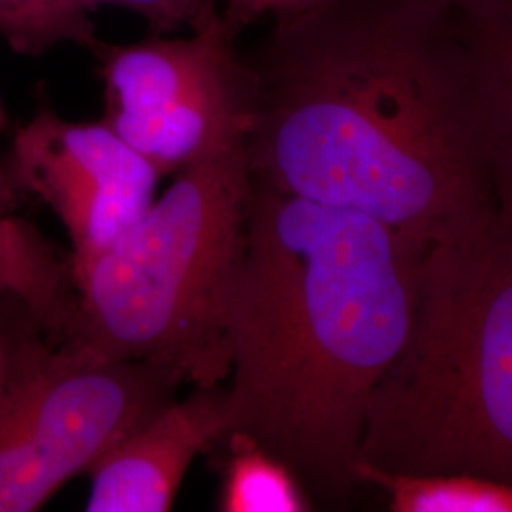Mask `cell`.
<instances>
[{
    "label": "cell",
    "instance_id": "1",
    "mask_svg": "<svg viewBox=\"0 0 512 512\" xmlns=\"http://www.w3.org/2000/svg\"><path fill=\"white\" fill-rule=\"evenodd\" d=\"M253 55L249 173L425 247L495 209L463 18L412 0H330L274 18Z\"/></svg>",
    "mask_w": 512,
    "mask_h": 512
},
{
    "label": "cell",
    "instance_id": "2",
    "mask_svg": "<svg viewBox=\"0 0 512 512\" xmlns=\"http://www.w3.org/2000/svg\"><path fill=\"white\" fill-rule=\"evenodd\" d=\"M423 247L251 177L228 313L226 437L285 463L313 505L359 486L368 401L410 329Z\"/></svg>",
    "mask_w": 512,
    "mask_h": 512
},
{
    "label": "cell",
    "instance_id": "3",
    "mask_svg": "<svg viewBox=\"0 0 512 512\" xmlns=\"http://www.w3.org/2000/svg\"><path fill=\"white\" fill-rule=\"evenodd\" d=\"M357 467L512 484V211L423 247L408 336L366 408Z\"/></svg>",
    "mask_w": 512,
    "mask_h": 512
},
{
    "label": "cell",
    "instance_id": "4",
    "mask_svg": "<svg viewBox=\"0 0 512 512\" xmlns=\"http://www.w3.org/2000/svg\"><path fill=\"white\" fill-rule=\"evenodd\" d=\"M249 188L245 145L177 173L141 219L74 275L76 308L61 344L162 366L194 387L224 384Z\"/></svg>",
    "mask_w": 512,
    "mask_h": 512
},
{
    "label": "cell",
    "instance_id": "5",
    "mask_svg": "<svg viewBox=\"0 0 512 512\" xmlns=\"http://www.w3.org/2000/svg\"><path fill=\"white\" fill-rule=\"evenodd\" d=\"M162 366L112 361L69 344L8 349L0 395V512L42 509L71 478L177 401Z\"/></svg>",
    "mask_w": 512,
    "mask_h": 512
},
{
    "label": "cell",
    "instance_id": "6",
    "mask_svg": "<svg viewBox=\"0 0 512 512\" xmlns=\"http://www.w3.org/2000/svg\"><path fill=\"white\" fill-rule=\"evenodd\" d=\"M222 18L190 38H150L93 50L105 118L160 175L181 173L245 145L256 116V76Z\"/></svg>",
    "mask_w": 512,
    "mask_h": 512
},
{
    "label": "cell",
    "instance_id": "7",
    "mask_svg": "<svg viewBox=\"0 0 512 512\" xmlns=\"http://www.w3.org/2000/svg\"><path fill=\"white\" fill-rule=\"evenodd\" d=\"M4 177L61 220L78 275L145 215L162 175L105 122H69L40 109L16 131Z\"/></svg>",
    "mask_w": 512,
    "mask_h": 512
},
{
    "label": "cell",
    "instance_id": "8",
    "mask_svg": "<svg viewBox=\"0 0 512 512\" xmlns=\"http://www.w3.org/2000/svg\"><path fill=\"white\" fill-rule=\"evenodd\" d=\"M226 385L194 387L92 467L88 512H165L192 461L226 439Z\"/></svg>",
    "mask_w": 512,
    "mask_h": 512
},
{
    "label": "cell",
    "instance_id": "9",
    "mask_svg": "<svg viewBox=\"0 0 512 512\" xmlns=\"http://www.w3.org/2000/svg\"><path fill=\"white\" fill-rule=\"evenodd\" d=\"M0 294L14 298L31 321L61 344L73 321V260L27 220L0 215Z\"/></svg>",
    "mask_w": 512,
    "mask_h": 512
},
{
    "label": "cell",
    "instance_id": "10",
    "mask_svg": "<svg viewBox=\"0 0 512 512\" xmlns=\"http://www.w3.org/2000/svg\"><path fill=\"white\" fill-rule=\"evenodd\" d=\"M461 18L475 59L495 205L512 211V0Z\"/></svg>",
    "mask_w": 512,
    "mask_h": 512
},
{
    "label": "cell",
    "instance_id": "11",
    "mask_svg": "<svg viewBox=\"0 0 512 512\" xmlns=\"http://www.w3.org/2000/svg\"><path fill=\"white\" fill-rule=\"evenodd\" d=\"M359 484L389 495L395 512H512V484L475 475H387L357 467Z\"/></svg>",
    "mask_w": 512,
    "mask_h": 512
},
{
    "label": "cell",
    "instance_id": "12",
    "mask_svg": "<svg viewBox=\"0 0 512 512\" xmlns=\"http://www.w3.org/2000/svg\"><path fill=\"white\" fill-rule=\"evenodd\" d=\"M219 509L224 512H306L315 505L293 471L243 437H226Z\"/></svg>",
    "mask_w": 512,
    "mask_h": 512
},
{
    "label": "cell",
    "instance_id": "13",
    "mask_svg": "<svg viewBox=\"0 0 512 512\" xmlns=\"http://www.w3.org/2000/svg\"><path fill=\"white\" fill-rule=\"evenodd\" d=\"M90 10L80 0H0V37L21 55H38L63 42L95 50Z\"/></svg>",
    "mask_w": 512,
    "mask_h": 512
},
{
    "label": "cell",
    "instance_id": "14",
    "mask_svg": "<svg viewBox=\"0 0 512 512\" xmlns=\"http://www.w3.org/2000/svg\"><path fill=\"white\" fill-rule=\"evenodd\" d=\"M90 12L99 6H120L147 21L152 35L160 37L181 27L194 33L207 29L220 19L215 0H80Z\"/></svg>",
    "mask_w": 512,
    "mask_h": 512
},
{
    "label": "cell",
    "instance_id": "15",
    "mask_svg": "<svg viewBox=\"0 0 512 512\" xmlns=\"http://www.w3.org/2000/svg\"><path fill=\"white\" fill-rule=\"evenodd\" d=\"M330 0H226L220 18L228 31L238 37L239 33L258 18L291 16L327 4Z\"/></svg>",
    "mask_w": 512,
    "mask_h": 512
},
{
    "label": "cell",
    "instance_id": "16",
    "mask_svg": "<svg viewBox=\"0 0 512 512\" xmlns=\"http://www.w3.org/2000/svg\"><path fill=\"white\" fill-rule=\"evenodd\" d=\"M412 2H420V4H429L440 10L458 14V16H475L480 14L482 10H486L488 6H492L497 0H412Z\"/></svg>",
    "mask_w": 512,
    "mask_h": 512
},
{
    "label": "cell",
    "instance_id": "17",
    "mask_svg": "<svg viewBox=\"0 0 512 512\" xmlns=\"http://www.w3.org/2000/svg\"><path fill=\"white\" fill-rule=\"evenodd\" d=\"M6 378H8V344H6L4 336H2V330H0V395L4 391Z\"/></svg>",
    "mask_w": 512,
    "mask_h": 512
},
{
    "label": "cell",
    "instance_id": "18",
    "mask_svg": "<svg viewBox=\"0 0 512 512\" xmlns=\"http://www.w3.org/2000/svg\"><path fill=\"white\" fill-rule=\"evenodd\" d=\"M0 128H2V107H0ZM8 188H10V186L6 183V177L0 173V194H6Z\"/></svg>",
    "mask_w": 512,
    "mask_h": 512
}]
</instances>
